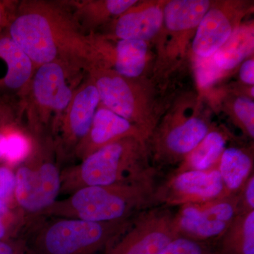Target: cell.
Segmentation results:
<instances>
[{
	"label": "cell",
	"instance_id": "1",
	"mask_svg": "<svg viewBox=\"0 0 254 254\" xmlns=\"http://www.w3.org/2000/svg\"><path fill=\"white\" fill-rule=\"evenodd\" d=\"M7 27L36 68L60 63L88 73L100 66L91 35L82 31L63 0L19 1Z\"/></svg>",
	"mask_w": 254,
	"mask_h": 254
},
{
	"label": "cell",
	"instance_id": "2",
	"mask_svg": "<svg viewBox=\"0 0 254 254\" xmlns=\"http://www.w3.org/2000/svg\"><path fill=\"white\" fill-rule=\"evenodd\" d=\"M158 173L150 163L145 141L127 137L62 170L60 195H68L87 187L155 180Z\"/></svg>",
	"mask_w": 254,
	"mask_h": 254
},
{
	"label": "cell",
	"instance_id": "3",
	"mask_svg": "<svg viewBox=\"0 0 254 254\" xmlns=\"http://www.w3.org/2000/svg\"><path fill=\"white\" fill-rule=\"evenodd\" d=\"M157 179L136 183L87 187L57 200L42 218L79 219L105 222L131 220L158 206Z\"/></svg>",
	"mask_w": 254,
	"mask_h": 254
},
{
	"label": "cell",
	"instance_id": "4",
	"mask_svg": "<svg viewBox=\"0 0 254 254\" xmlns=\"http://www.w3.org/2000/svg\"><path fill=\"white\" fill-rule=\"evenodd\" d=\"M39 219L23 240L30 254H95L108 250L131 226L133 219L97 222L65 218Z\"/></svg>",
	"mask_w": 254,
	"mask_h": 254
},
{
	"label": "cell",
	"instance_id": "5",
	"mask_svg": "<svg viewBox=\"0 0 254 254\" xmlns=\"http://www.w3.org/2000/svg\"><path fill=\"white\" fill-rule=\"evenodd\" d=\"M86 73L60 63L36 68L21 98L26 130L32 138L54 134L74 92Z\"/></svg>",
	"mask_w": 254,
	"mask_h": 254
},
{
	"label": "cell",
	"instance_id": "6",
	"mask_svg": "<svg viewBox=\"0 0 254 254\" xmlns=\"http://www.w3.org/2000/svg\"><path fill=\"white\" fill-rule=\"evenodd\" d=\"M27 158L15 173L14 201L23 229L42 218V214L58 200L61 188L60 163L53 136L32 138Z\"/></svg>",
	"mask_w": 254,
	"mask_h": 254
},
{
	"label": "cell",
	"instance_id": "7",
	"mask_svg": "<svg viewBox=\"0 0 254 254\" xmlns=\"http://www.w3.org/2000/svg\"><path fill=\"white\" fill-rule=\"evenodd\" d=\"M195 98L177 100L145 141L150 163L157 171L177 166L216 127L210 113L203 111L199 100L190 113L189 108Z\"/></svg>",
	"mask_w": 254,
	"mask_h": 254
},
{
	"label": "cell",
	"instance_id": "8",
	"mask_svg": "<svg viewBox=\"0 0 254 254\" xmlns=\"http://www.w3.org/2000/svg\"><path fill=\"white\" fill-rule=\"evenodd\" d=\"M88 75L96 86L100 104L138 127L146 141L164 112L152 78H128L109 68L97 67Z\"/></svg>",
	"mask_w": 254,
	"mask_h": 254
},
{
	"label": "cell",
	"instance_id": "9",
	"mask_svg": "<svg viewBox=\"0 0 254 254\" xmlns=\"http://www.w3.org/2000/svg\"><path fill=\"white\" fill-rule=\"evenodd\" d=\"M175 215L171 208L163 205L142 212L105 254H160L179 236Z\"/></svg>",
	"mask_w": 254,
	"mask_h": 254
},
{
	"label": "cell",
	"instance_id": "10",
	"mask_svg": "<svg viewBox=\"0 0 254 254\" xmlns=\"http://www.w3.org/2000/svg\"><path fill=\"white\" fill-rule=\"evenodd\" d=\"M239 214L237 194L198 204L179 207L175 220L179 236L212 243Z\"/></svg>",
	"mask_w": 254,
	"mask_h": 254
},
{
	"label": "cell",
	"instance_id": "11",
	"mask_svg": "<svg viewBox=\"0 0 254 254\" xmlns=\"http://www.w3.org/2000/svg\"><path fill=\"white\" fill-rule=\"evenodd\" d=\"M100 103L96 86L87 73L75 91L53 134L55 150L60 163L73 158L75 150L89 131Z\"/></svg>",
	"mask_w": 254,
	"mask_h": 254
},
{
	"label": "cell",
	"instance_id": "12",
	"mask_svg": "<svg viewBox=\"0 0 254 254\" xmlns=\"http://www.w3.org/2000/svg\"><path fill=\"white\" fill-rule=\"evenodd\" d=\"M227 193L218 168L205 171H187L170 174L158 184L156 190L158 206L180 207L198 204L223 198Z\"/></svg>",
	"mask_w": 254,
	"mask_h": 254
},
{
	"label": "cell",
	"instance_id": "13",
	"mask_svg": "<svg viewBox=\"0 0 254 254\" xmlns=\"http://www.w3.org/2000/svg\"><path fill=\"white\" fill-rule=\"evenodd\" d=\"M252 10V4L247 1H213L198 24L192 40L193 55L202 58L213 56Z\"/></svg>",
	"mask_w": 254,
	"mask_h": 254
},
{
	"label": "cell",
	"instance_id": "14",
	"mask_svg": "<svg viewBox=\"0 0 254 254\" xmlns=\"http://www.w3.org/2000/svg\"><path fill=\"white\" fill-rule=\"evenodd\" d=\"M165 2L144 1L136 3L95 33L110 41L136 40L154 44L156 48L163 33Z\"/></svg>",
	"mask_w": 254,
	"mask_h": 254
},
{
	"label": "cell",
	"instance_id": "15",
	"mask_svg": "<svg viewBox=\"0 0 254 254\" xmlns=\"http://www.w3.org/2000/svg\"><path fill=\"white\" fill-rule=\"evenodd\" d=\"M91 36L100 67L113 70L128 78H148L147 74L153 65L150 43L136 40L110 41L97 33Z\"/></svg>",
	"mask_w": 254,
	"mask_h": 254
},
{
	"label": "cell",
	"instance_id": "16",
	"mask_svg": "<svg viewBox=\"0 0 254 254\" xmlns=\"http://www.w3.org/2000/svg\"><path fill=\"white\" fill-rule=\"evenodd\" d=\"M127 137L146 141V137L138 127L100 103L89 131L75 150L73 159L80 161L105 145Z\"/></svg>",
	"mask_w": 254,
	"mask_h": 254
},
{
	"label": "cell",
	"instance_id": "17",
	"mask_svg": "<svg viewBox=\"0 0 254 254\" xmlns=\"http://www.w3.org/2000/svg\"><path fill=\"white\" fill-rule=\"evenodd\" d=\"M138 1V0H66L63 2L71 11L82 31L86 35H90L109 24Z\"/></svg>",
	"mask_w": 254,
	"mask_h": 254
},
{
	"label": "cell",
	"instance_id": "18",
	"mask_svg": "<svg viewBox=\"0 0 254 254\" xmlns=\"http://www.w3.org/2000/svg\"><path fill=\"white\" fill-rule=\"evenodd\" d=\"M0 59L6 66L0 86L21 99L36 71L34 64L8 34L0 37Z\"/></svg>",
	"mask_w": 254,
	"mask_h": 254
},
{
	"label": "cell",
	"instance_id": "19",
	"mask_svg": "<svg viewBox=\"0 0 254 254\" xmlns=\"http://www.w3.org/2000/svg\"><path fill=\"white\" fill-rule=\"evenodd\" d=\"M230 138V132L215 127L171 174L192 170L205 171L218 168L222 153Z\"/></svg>",
	"mask_w": 254,
	"mask_h": 254
},
{
	"label": "cell",
	"instance_id": "20",
	"mask_svg": "<svg viewBox=\"0 0 254 254\" xmlns=\"http://www.w3.org/2000/svg\"><path fill=\"white\" fill-rule=\"evenodd\" d=\"M254 146L227 147L218 170L229 195H236L254 173Z\"/></svg>",
	"mask_w": 254,
	"mask_h": 254
},
{
	"label": "cell",
	"instance_id": "21",
	"mask_svg": "<svg viewBox=\"0 0 254 254\" xmlns=\"http://www.w3.org/2000/svg\"><path fill=\"white\" fill-rule=\"evenodd\" d=\"M254 22L242 23L213 55L214 63L227 75L254 55Z\"/></svg>",
	"mask_w": 254,
	"mask_h": 254
},
{
	"label": "cell",
	"instance_id": "22",
	"mask_svg": "<svg viewBox=\"0 0 254 254\" xmlns=\"http://www.w3.org/2000/svg\"><path fill=\"white\" fill-rule=\"evenodd\" d=\"M214 243L215 254H254V211L238 214Z\"/></svg>",
	"mask_w": 254,
	"mask_h": 254
},
{
	"label": "cell",
	"instance_id": "23",
	"mask_svg": "<svg viewBox=\"0 0 254 254\" xmlns=\"http://www.w3.org/2000/svg\"><path fill=\"white\" fill-rule=\"evenodd\" d=\"M1 131L4 136L2 159L9 165H19L31 152L33 145L31 136L20 124L6 127Z\"/></svg>",
	"mask_w": 254,
	"mask_h": 254
},
{
	"label": "cell",
	"instance_id": "24",
	"mask_svg": "<svg viewBox=\"0 0 254 254\" xmlns=\"http://www.w3.org/2000/svg\"><path fill=\"white\" fill-rule=\"evenodd\" d=\"M225 108L233 123L247 138H254V99L243 93H236L227 99Z\"/></svg>",
	"mask_w": 254,
	"mask_h": 254
},
{
	"label": "cell",
	"instance_id": "25",
	"mask_svg": "<svg viewBox=\"0 0 254 254\" xmlns=\"http://www.w3.org/2000/svg\"><path fill=\"white\" fill-rule=\"evenodd\" d=\"M195 80L200 89L206 90L227 76L214 63L213 56L202 58L193 55Z\"/></svg>",
	"mask_w": 254,
	"mask_h": 254
},
{
	"label": "cell",
	"instance_id": "26",
	"mask_svg": "<svg viewBox=\"0 0 254 254\" xmlns=\"http://www.w3.org/2000/svg\"><path fill=\"white\" fill-rule=\"evenodd\" d=\"M160 254H215L213 244L178 236L172 240Z\"/></svg>",
	"mask_w": 254,
	"mask_h": 254
},
{
	"label": "cell",
	"instance_id": "27",
	"mask_svg": "<svg viewBox=\"0 0 254 254\" xmlns=\"http://www.w3.org/2000/svg\"><path fill=\"white\" fill-rule=\"evenodd\" d=\"M22 118L23 105L18 97H0V131L11 125L19 124Z\"/></svg>",
	"mask_w": 254,
	"mask_h": 254
},
{
	"label": "cell",
	"instance_id": "28",
	"mask_svg": "<svg viewBox=\"0 0 254 254\" xmlns=\"http://www.w3.org/2000/svg\"><path fill=\"white\" fill-rule=\"evenodd\" d=\"M239 214L254 211V174L251 175L239 193Z\"/></svg>",
	"mask_w": 254,
	"mask_h": 254
},
{
	"label": "cell",
	"instance_id": "29",
	"mask_svg": "<svg viewBox=\"0 0 254 254\" xmlns=\"http://www.w3.org/2000/svg\"><path fill=\"white\" fill-rule=\"evenodd\" d=\"M16 178L15 174L8 167H0V200L9 202L14 199Z\"/></svg>",
	"mask_w": 254,
	"mask_h": 254
},
{
	"label": "cell",
	"instance_id": "30",
	"mask_svg": "<svg viewBox=\"0 0 254 254\" xmlns=\"http://www.w3.org/2000/svg\"><path fill=\"white\" fill-rule=\"evenodd\" d=\"M240 81L247 86L254 85V56L245 60L242 64L239 72Z\"/></svg>",
	"mask_w": 254,
	"mask_h": 254
},
{
	"label": "cell",
	"instance_id": "31",
	"mask_svg": "<svg viewBox=\"0 0 254 254\" xmlns=\"http://www.w3.org/2000/svg\"><path fill=\"white\" fill-rule=\"evenodd\" d=\"M18 3V1H0V27L9 26L16 11Z\"/></svg>",
	"mask_w": 254,
	"mask_h": 254
},
{
	"label": "cell",
	"instance_id": "32",
	"mask_svg": "<svg viewBox=\"0 0 254 254\" xmlns=\"http://www.w3.org/2000/svg\"><path fill=\"white\" fill-rule=\"evenodd\" d=\"M26 252L23 242L18 244L0 241V254H23Z\"/></svg>",
	"mask_w": 254,
	"mask_h": 254
},
{
	"label": "cell",
	"instance_id": "33",
	"mask_svg": "<svg viewBox=\"0 0 254 254\" xmlns=\"http://www.w3.org/2000/svg\"><path fill=\"white\" fill-rule=\"evenodd\" d=\"M4 217L3 215H0V241L3 240L6 234V227H5L4 220H3Z\"/></svg>",
	"mask_w": 254,
	"mask_h": 254
},
{
	"label": "cell",
	"instance_id": "34",
	"mask_svg": "<svg viewBox=\"0 0 254 254\" xmlns=\"http://www.w3.org/2000/svg\"><path fill=\"white\" fill-rule=\"evenodd\" d=\"M4 136L2 132L0 131V159H2L4 154Z\"/></svg>",
	"mask_w": 254,
	"mask_h": 254
}]
</instances>
